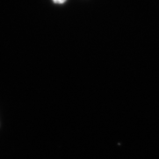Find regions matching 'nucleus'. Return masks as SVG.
I'll return each mask as SVG.
<instances>
[{
  "instance_id": "nucleus-1",
  "label": "nucleus",
  "mask_w": 159,
  "mask_h": 159,
  "mask_svg": "<svg viewBox=\"0 0 159 159\" xmlns=\"http://www.w3.org/2000/svg\"><path fill=\"white\" fill-rule=\"evenodd\" d=\"M66 0H52V2L55 4H63Z\"/></svg>"
}]
</instances>
